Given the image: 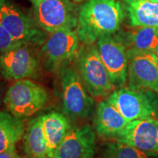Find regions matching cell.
Masks as SVG:
<instances>
[{
    "label": "cell",
    "mask_w": 158,
    "mask_h": 158,
    "mask_svg": "<svg viewBox=\"0 0 158 158\" xmlns=\"http://www.w3.org/2000/svg\"><path fill=\"white\" fill-rule=\"evenodd\" d=\"M0 158H23L16 152V151L4 152L0 153Z\"/></svg>",
    "instance_id": "7402d4cb"
},
{
    "label": "cell",
    "mask_w": 158,
    "mask_h": 158,
    "mask_svg": "<svg viewBox=\"0 0 158 158\" xmlns=\"http://www.w3.org/2000/svg\"><path fill=\"white\" fill-rule=\"evenodd\" d=\"M114 140L135 147L149 156H158V118L128 122Z\"/></svg>",
    "instance_id": "7c38bea8"
},
{
    "label": "cell",
    "mask_w": 158,
    "mask_h": 158,
    "mask_svg": "<svg viewBox=\"0 0 158 158\" xmlns=\"http://www.w3.org/2000/svg\"><path fill=\"white\" fill-rule=\"evenodd\" d=\"M0 106H1V96H0Z\"/></svg>",
    "instance_id": "4316f807"
},
{
    "label": "cell",
    "mask_w": 158,
    "mask_h": 158,
    "mask_svg": "<svg viewBox=\"0 0 158 158\" xmlns=\"http://www.w3.org/2000/svg\"><path fill=\"white\" fill-rule=\"evenodd\" d=\"M0 23L23 44L41 45L45 40V31L39 28L34 19L11 0H0Z\"/></svg>",
    "instance_id": "ba28073f"
},
{
    "label": "cell",
    "mask_w": 158,
    "mask_h": 158,
    "mask_svg": "<svg viewBox=\"0 0 158 158\" xmlns=\"http://www.w3.org/2000/svg\"><path fill=\"white\" fill-rule=\"evenodd\" d=\"M21 44L23 43L15 40L7 29L0 23V54Z\"/></svg>",
    "instance_id": "44dd1931"
},
{
    "label": "cell",
    "mask_w": 158,
    "mask_h": 158,
    "mask_svg": "<svg viewBox=\"0 0 158 158\" xmlns=\"http://www.w3.org/2000/svg\"><path fill=\"white\" fill-rule=\"evenodd\" d=\"M29 44H21L0 54V74L8 81L33 78L39 72V61Z\"/></svg>",
    "instance_id": "30bf717a"
},
{
    "label": "cell",
    "mask_w": 158,
    "mask_h": 158,
    "mask_svg": "<svg viewBox=\"0 0 158 158\" xmlns=\"http://www.w3.org/2000/svg\"><path fill=\"white\" fill-rule=\"evenodd\" d=\"M124 19L123 7L117 0H87L78 10L76 31L82 44L90 45L105 35H114Z\"/></svg>",
    "instance_id": "6da1fadb"
},
{
    "label": "cell",
    "mask_w": 158,
    "mask_h": 158,
    "mask_svg": "<svg viewBox=\"0 0 158 158\" xmlns=\"http://www.w3.org/2000/svg\"><path fill=\"white\" fill-rule=\"evenodd\" d=\"M24 132L21 118L15 117L10 112L0 111V153L15 151Z\"/></svg>",
    "instance_id": "d6986e66"
},
{
    "label": "cell",
    "mask_w": 158,
    "mask_h": 158,
    "mask_svg": "<svg viewBox=\"0 0 158 158\" xmlns=\"http://www.w3.org/2000/svg\"><path fill=\"white\" fill-rule=\"evenodd\" d=\"M24 158H51L42 127V115L30 120L23 136Z\"/></svg>",
    "instance_id": "e0dca14e"
},
{
    "label": "cell",
    "mask_w": 158,
    "mask_h": 158,
    "mask_svg": "<svg viewBox=\"0 0 158 158\" xmlns=\"http://www.w3.org/2000/svg\"><path fill=\"white\" fill-rule=\"evenodd\" d=\"M128 122L111 103L102 100L97 106L94 118V127L99 135L115 139L125 128Z\"/></svg>",
    "instance_id": "9a60e30c"
},
{
    "label": "cell",
    "mask_w": 158,
    "mask_h": 158,
    "mask_svg": "<svg viewBox=\"0 0 158 158\" xmlns=\"http://www.w3.org/2000/svg\"><path fill=\"white\" fill-rule=\"evenodd\" d=\"M149 156L135 147L114 141L102 146L98 158H149Z\"/></svg>",
    "instance_id": "ffe728a7"
},
{
    "label": "cell",
    "mask_w": 158,
    "mask_h": 158,
    "mask_svg": "<svg viewBox=\"0 0 158 158\" xmlns=\"http://www.w3.org/2000/svg\"><path fill=\"white\" fill-rule=\"evenodd\" d=\"M75 2H84L87 1V0H74Z\"/></svg>",
    "instance_id": "603a6c76"
},
{
    "label": "cell",
    "mask_w": 158,
    "mask_h": 158,
    "mask_svg": "<svg viewBox=\"0 0 158 158\" xmlns=\"http://www.w3.org/2000/svg\"><path fill=\"white\" fill-rule=\"evenodd\" d=\"M107 100L128 122L158 117V94L149 90L116 89Z\"/></svg>",
    "instance_id": "5b68a950"
},
{
    "label": "cell",
    "mask_w": 158,
    "mask_h": 158,
    "mask_svg": "<svg viewBox=\"0 0 158 158\" xmlns=\"http://www.w3.org/2000/svg\"><path fill=\"white\" fill-rule=\"evenodd\" d=\"M29 1H31V2H35V1H36V0H29Z\"/></svg>",
    "instance_id": "484cf974"
},
{
    "label": "cell",
    "mask_w": 158,
    "mask_h": 158,
    "mask_svg": "<svg viewBox=\"0 0 158 158\" xmlns=\"http://www.w3.org/2000/svg\"><path fill=\"white\" fill-rule=\"evenodd\" d=\"M128 88L158 94V57L154 52L127 51Z\"/></svg>",
    "instance_id": "9c48e42d"
},
{
    "label": "cell",
    "mask_w": 158,
    "mask_h": 158,
    "mask_svg": "<svg viewBox=\"0 0 158 158\" xmlns=\"http://www.w3.org/2000/svg\"><path fill=\"white\" fill-rule=\"evenodd\" d=\"M126 51L156 53L158 46V29L147 27H133L119 29L114 34Z\"/></svg>",
    "instance_id": "5bb4252c"
},
{
    "label": "cell",
    "mask_w": 158,
    "mask_h": 158,
    "mask_svg": "<svg viewBox=\"0 0 158 158\" xmlns=\"http://www.w3.org/2000/svg\"><path fill=\"white\" fill-rule=\"evenodd\" d=\"M144 1H149V2H158V0H144Z\"/></svg>",
    "instance_id": "cb8c5ba5"
},
{
    "label": "cell",
    "mask_w": 158,
    "mask_h": 158,
    "mask_svg": "<svg viewBox=\"0 0 158 158\" xmlns=\"http://www.w3.org/2000/svg\"><path fill=\"white\" fill-rule=\"evenodd\" d=\"M63 114L70 119H84L92 115L94 101L85 87L76 69L70 66L59 73Z\"/></svg>",
    "instance_id": "277c9868"
},
{
    "label": "cell",
    "mask_w": 158,
    "mask_h": 158,
    "mask_svg": "<svg viewBox=\"0 0 158 158\" xmlns=\"http://www.w3.org/2000/svg\"><path fill=\"white\" fill-rule=\"evenodd\" d=\"M96 149L95 133L89 124H86L70 128L53 158H93Z\"/></svg>",
    "instance_id": "4fadbf2b"
},
{
    "label": "cell",
    "mask_w": 158,
    "mask_h": 158,
    "mask_svg": "<svg viewBox=\"0 0 158 158\" xmlns=\"http://www.w3.org/2000/svg\"><path fill=\"white\" fill-rule=\"evenodd\" d=\"M42 127L49 154L53 158L56 148L72 127L70 118L63 113L50 112L42 115Z\"/></svg>",
    "instance_id": "2e32d148"
},
{
    "label": "cell",
    "mask_w": 158,
    "mask_h": 158,
    "mask_svg": "<svg viewBox=\"0 0 158 158\" xmlns=\"http://www.w3.org/2000/svg\"><path fill=\"white\" fill-rule=\"evenodd\" d=\"M96 45L116 89L124 87L127 79V55L125 47L113 35L100 37Z\"/></svg>",
    "instance_id": "8fae6325"
},
{
    "label": "cell",
    "mask_w": 158,
    "mask_h": 158,
    "mask_svg": "<svg viewBox=\"0 0 158 158\" xmlns=\"http://www.w3.org/2000/svg\"><path fill=\"white\" fill-rule=\"evenodd\" d=\"M130 26L158 29V2L144 0H124Z\"/></svg>",
    "instance_id": "ac0fdd59"
},
{
    "label": "cell",
    "mask_w": 158,
    "mask_h": 158,
    "mask_svg": "<svg viewBox=\"0 0 158 158\" xmlns=\"http://www.w3.org/2000/svg\"><path fill=\"white\" fill-rule=\"evenodd\" d=\"M32 5L33 19L45 32L76 28L79 8L70 0H36Z\"/></svg>",
    "instance_id": "8992f818"
},
{
    "label": "cell",
    "mask_w": 158,
    "mask_h": 158,
    "mask_svg": "<svg viewBox=\"0 0 158 158\" xmlns=\"http://www.w3.org/2000/svg\"><path fill=\"white\" fill-rule=\"evenodd\" d=\"M78 36L72 29H61L51 33L40 50L45 69L51 73H59L76 59L79 49Z\"/></svg>",
    "instance_id": "52a82bcc"
},
{
    "label": "cell",
    "mask_w": 158,
    "mask_h": 158,
    "mask_svg": "<svg viewBox=\"0 0 158 158\" xmlns=\"http://www.w3.org/2000/svg\"><path fill=\"white\" fill-rule=\"evenodd\" d=\"M156 54H157V57H158V46H157V51H156Z\"/></svg>",
    "instance_id": "d4e9b609"
},
{
    "label": "cell",
    "mask_w": 158,
    "mask_h": 158,
    "mask_svg": "<svg viewBox=\"0 0 158 158\" xmlns=\"http://www.w3.org/2000/svg\"><path fill=\"white\" fill-rule=\"evenodd\" d=\"M75 68L92 97H109L116 89L95 43L80 45L75 59Z\"/></svg>",
    "instance_id": "7a4b0ae2"
},
{
    "label": "cell",
    "mask_w": 158,
    "mask_h": 158,
    "mask_svg": "<svg viewBox=\"0 0 158 158\" xmlns=\"http://www.w3.org/2000/svg\"><path fill=\"white\" fill-rule=\"evenodd\" d=\"M49 100L44 86L29 78L15 81L5 93L4 104L12 115L29 117L43 109Z\"/></svg>",
    "instance_id": "3957f363"
}]
</instances>
